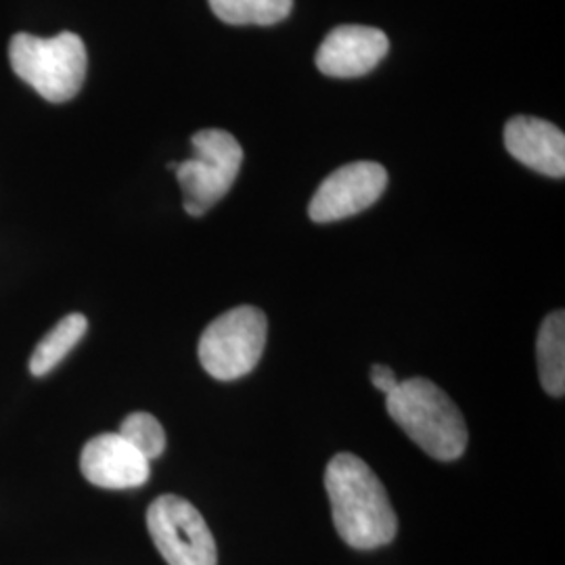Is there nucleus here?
<instances>
[{
  "label": "nucleus",
  "instance_id": "f257e3e1",
  "mask_svg": "<svg viewBox=\"0 0 565 565\" xmlns=\"http://www.w3.org/2000/svg\"><path fill=\"white\" fill-rule=\"evenodd\" d=\"M333 524L345 545L371 551L390 545L398 520L375 471L352 452L335 455L324 473Z\"/></svg>",
  "mask_w": 565,
  "mask_h": 565
},
{
  "label": "nucleus",
  "instance_id": "f03ea898",
  "mask_svg": "<svg viewBox=\"0 0 565 565\" xmlns=\"http://www.w3.org/2000/svg\"><path fill=\"white\" fill-rule=\"evenodd\" d=\"M385 408L404 434L429 457L455 461L463 455L469 440L463 415L434 382L424 377L398 382L385 396Z\"/></svg>",
  "mask_w": 565,
  "mask_h": 565
},
{
  "label": "nucleus",
  "instance_id": "7ed1b4c3",
  "mask_svg": "<svg viewBox=\"0 0 565 565\" xmlns=\"http://www.w3.org/2000/svg\"><path fill=\"white\" fill-rule=\"evenodd\" d=\"M9 61L21 81L51 103L74 99L88 67L86 46L74 32H61L53 39L15 34L9 44Z\"/></svg>",
  "mask_w": 565,
  "mask_h": 565
},
{
  "label": "nucleus",
  "instance_id": "20e7f679",
  "mask_svg": "<svg viewBox=\"0 0 565 565\" xmlns=\"http://www.w3.org/2000/svg\"><path fill=\"white\" fill-rule=\"evenodd\" d=\"M193 158L168 163L177 172L184 193V212L200 218L223 200L237 181L243 163L239 141L221 128H205L193 135Z\"/></svg>",
  "mask_w": 565,
  "mask_h": 565
},
{
  "label": "nucleus",
  "instance_id": "39448f33",
  "mask_svg": "<svg viewBox=\"0 0 565 565\" xmlns=\"http://www.w3.org/2000/svg\"><path fill=\"white\" fill-rule=\"evenodd\" d=\"M268 321L256 306H237L205 327L200 363L218 382H233L256 369L263 359Z\"/></svg>",
  "mask_w": 565,
  "mask_h": 565
},
{
  "label": "nucleus",
  "instance_id": "423d86ee",
  "mask_svg": "<svg viewBox=\"0 0 565 565\" xmlns=\"http://www.w3.org/2000/svg\"><path fill=\"white\" fill-rule=\"evenodd\" d=\"M153 545L168 565H216L218 548L202 513L174 494L156 499L147 511Z\"/></svg>",
  "mask_w": 565,
  "mask_h": 565
},
{
  "label": "nucleus",
  "instance_id": "0eeeda50",
  "mask_svg": "<svg viewBox=\"0 0 565 565\" xmlns=\"http://www.w3.org/2000/svg\"><path fill=\"white\" fill-rule=\"evenodd\" d=\"M387 172L377 162H354L331 172L317 189L308 214L315 223H335L356 216L384 195Z\"/></svg>",
  "mask_w": 565,
  "mask_h": 565
},
{
  "label": "nucleus",
  "instance_id": "6e6552de",
  "mask_svg": "<svg viewBox=\"0 0 565 565\" xmlns=\"http://www.w3.org/2000/svg\"><path fill=\"white\" fill-rule=\"evenodd\" d=\"M390 51L382 30L369 25H340L329 32L317 53V67L329 78H361L373 72Z\"/></svg>",
  "mask_w": 565,
  "mask_h": 565
},
{
  "label": "nucleus",
  "instance_id": "1a4fd4ad",
  "mask_svg": "<svg viewBox=\"0 0 565 565\" xmlns=\"http://www.w3.org/2000/svg\"><path fill=\"white\" fill-rule=\"evenodd\" d=\"M82 476L105 490L139 488L151 476V463L120 434H102L82 448Z\"/></svg>",
  "mask_w": 565,
  "mask_h": 565
},
{
  "label": "nucleus",
  "instance_id": "9d476101",
  "mask_svg": "<svg viewBox=\"0 0 565 565\" xmlns=\"http://www.w3.org/2000/svg\"><path fill=\"white\" fill-rule=\"evenodd\" d=\"M507 151L527 168L551 177H565L564 132L541 118L515 116L505 126Z\"/></svg>",
  "mask_w": 565,
  "mask_h": 565
},
{
  "label": "nucleus",
  "instance_id": "9b49d317",
  "mask_svg": "<svg viewBox=\"0 0 565 565\" xmlns=\"http://www.w3.org/2000/svg\"><path fill=\"white\" fill-rule=\"evenodd\" d=\"M539 377L548 396L565 394V315L557 310L548 315L536 338Z\"/></svg>",
  "mask_w": 565,
  "mask_h": 565
},
{
  "label": "nucleus",
  "instance_id": "f8f14e48",
  "mask_svg": "<svg viewBox=\"0 0 565 565\" xmlns=\"http://www.w3.org/2000/svg\"><path fill=\"white\" fill-rule=\"evenodd\" d=\"M86 329L88 321L84 315L74 312L63 317L60 323L55 324V329L49 331L34 348L30 359V373L36 377L49 375L74 350V345L81 342Z\"/></svg>",
  "mask_w": 565,
  "mask_h": 565
},
{
  "label": "nucleus",
  "instance_id": "ddd939ff",
  "mask_svg": "<svg viewBox=\"0 0 565 565\" xmlns=\"http://www.w3.org/2000/svg\"><path fill=\"white\" fill-rule=\"evenodd\" d=\"M214 15L231 25H273L285 20L294 0H207Z\"/></svg>",
  "mask_w": 565,
  "mask_h": 565
},
{
  "label": "nucleus",
  "instance_id": "4468645a",
  "mask_svg": "<svg viewBox=\"0 0 565 565\" xmlns=\"http://www.w3.org/2000/svg\"><path fill=\"white\" fill-rule=\"evenodd\" d=\"M121 438L128 445L135 446L142 457L151 463L162 457L166 450V431L162 424L149 413H132L120 425Z\"/></svg>",
  "mask_w": 565,
  "mask_h": 565
},
{
  "label": "nucleus",
  "instance_id": "2eb2a0df",
  "mask_svg": "<svg viewBox=\"0 0 565 565\" xmlns=\"http://www.w3.org/2000/svg\"><path fill=\"white\" fill-rule=\"evenodd\" d=\"M371 384L375 385L380 392H384L385 396L398 385V380H396V375H394V371L390 369V366H385V364H375L373 369H371Z\"/></svg>",
  "mask_w": 565,
  "mask_h": 565
}]
</instances>
